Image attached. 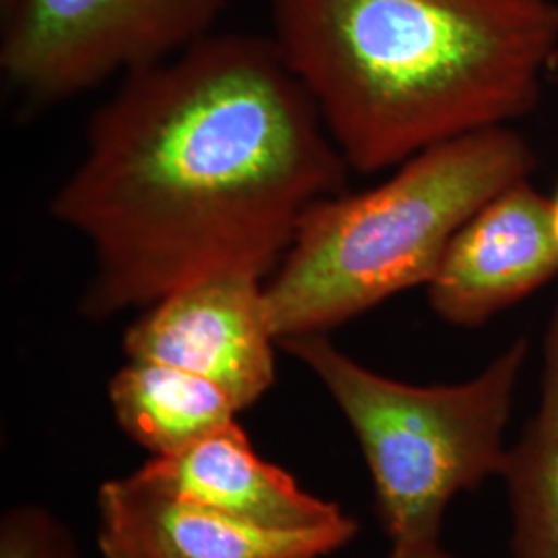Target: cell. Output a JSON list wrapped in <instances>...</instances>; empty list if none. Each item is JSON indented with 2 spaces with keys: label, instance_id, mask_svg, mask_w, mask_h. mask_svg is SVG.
Returning a JSON list of instances; mask_svg holds the SVG:
<instances>
[{
  "label": "cell",
  "instance_id": "cell-1",
  "mask_svg": "<svg viewBox=\"0 0 558 558\" xmlns=\"http://www.w3.org/2000/svg\"><path fill=\"white\" fill-rule=\"evenodd\" d=\"M348 170L271 36L209 34L124 75L50 203L92 251L81 313L108 319L223 274L269 279Z\"/></svg>",
  "mask_w": 558,
  "mask_h": 558
},
{
  "label": "cell",
  "instance_id": "cell-2",
  "mask_svg": "<svg viewBox=\"0 0 558 558\" xmlns=\"http://www.w3.org/2000/svg\"><path fill=\"white\" fill-rule=\"evenodd\" d=\"M271 40L362 174L536 110L555 0H271Z\"/></svg>",
  "mask_w": 558,
  "mask_h": 558
},
{
  "label": "cell",
  "instance_id": "cell-3",
  "mask_svg": "<svg viewBox=\"0 0 558 558\" xmlns=\"http://www.w3.org/2000/svg\"><path fill=\"white\" fill-rule=\"evenodd\" d=\"M536 163L518 131L486 129L422 151L368 191L317 201L265 281L278 343L329 336L385 300L426 288L459 228L530 179Z\"/></svg>",
  "mask_w": 558,
  "mask_h": 558
},
{
  "label": "cell",
  "instance_id": "cell-4",
  "mask_svg": "<svg viewBox=\"0 0 558 558\" xmlns=\"http://www.w3.org/2000/svg\"><path fill=\"white\" fill-rule=\"evenodd\" d=\"M279 348L319 379L350 422L391 544L440 538L451 499L500 478L527 339H515L476 377L435 387L383 377L327 333L281 339Z\"/></svg>",
  "mask_w": 558,
  "mask_h": 558
},
{
  "label": "cell",
  "instance_id": "cell-5",
  "mask_svg": "<svg viewBox=\"0 0 558 558\" xmlns=\"http://www.w3.org/2000/svg\"><path fill=\"white\" fill-rule=\"evenodd\" d=\"M228 0H13L0 40L4 77L59 101L172 59L214 34Z\"/></svg>",
  "mask_w": 558,
  "mask_h": 558
},
{
  "label": "cell",
  "instance_id": "cell-6",
  "mask_svg": "<svg viewBox=\"0 0 558 558\" xmlns=\"http://www.w3.org/2000/svg\"><path fill=\"white\" fill-rule=\"evenodd\" d=\"M267 279L223 274L149 304L122 336L126 360H151L216 383L240 412L276 383Z\"/></svg>",
  "mask_w": 558,
  "mask_h": 558
},
{
  "label": "cell",
  "instance_id": "cell-7",
  "mask_svg": "<svg viewBox=\"0 0 558 558\" xmlns=\"http://www.w3.org/2000/svg\"><path fill=\"white\" fill-rule=\"evenodd\" d=\"M557 276L548 197L525 179L486 201L459 228L426 294L439 319L476 329Z\"/></svg>",
  "mask_w": 558,
  "mask_h": 558
},
{
  "label": "cell",
  "instance_id": "cell-8",
  "mask_svg": "<svg viewBox=\"0 0 558 558\" xmlns=\"http://www.w3.org/2000/svg\"><path fill=\"white\" fill-rule=\"evenodd\" d=\"M104 558L323 557L359 534V523L311 534L263 532L147 486L135 474L98 493Z\"/></svg>",
  "mask_w": 558,
  "mask_h": 558
},
{
  "label": "cell",
  "instance_id": "cell-9",
  "mask_svg": "<svg viewBox=\"0 0 558 558\" xmlns=\"http://www.w3.org/2000/svg\"><path fill=\"white\" fill-rule=\"evenodd\" d=\"M135 476L163 495L263 532L311 534L354 521L263 461L239 422L177 456L147 461Z\"/></svg>",
  "mask_w": 558,
  "mask_h": 558
},
{
  "label": "cell",
  "instance_id": "cell-10",
  "mask_svg": "<svg viewBox=\"0 0 558 558\" xmlns=\"http://www.w3.org/2000/svg\"><path fill=\"white\" fill-rule=\"evenodd\" d=\"M122 433L154 458H170L236 422L240 410L211 380L151 360H126L108 383Z\"/></svg>",
  "mask_w": 558,
  "mask_h": 558
},
{
  "label": "cell",
  "instance_id": "cell-11",
  "mask_svg": "<svg viewBox=\"0 0 558 558\" xmlns=\"http://www.w3.org/2000/svg\"><path fill=\"white\" fill-rule=\"evenodd\" d=\"M538 408L509 447L500 478L515 558H558V300L544 333Z\"/></svg>",
  "mask_w": 558,
  "mask_h": 558
},
{
  "label": "cell",
  "instance_id": "cell-12",
  "mask_svg": "<svg viewBox=\"0 0 558 558\" xmlns=\"http://www.w3.org/2000/svg\"><path fill=\"white\" fill-rule=\"evenodd\" d=\"M0 558H83L73 532L38 505L9 509L0 521Z\"/></svg>",
  "mask_w": 558,
  "mask_h": 558
},
{
  "label": "cell",
  "instance_id": "cell-13",
  "mask_svg": "<svg viewBox=\"0 0 558 558\" xmlns=\"http://www.w3.org/2000/svg\"><path fill=\"white\" fill-rule=\"evenodd\" d=\"M387 558H456L449 555L442 546L440 538L410 539V542H396L391 544V553Z\"/></svg>",
  "mask_w": 558,
  "mask_h": 558
},
{
  "label": "cell",
  "instance_id": "cell-14",
  "mask_svg": "<svg viewBox=\"0 0 558 558\" xmlns=\"http://www.w3.org/2000/svg\"><path fill=\"white\" fill-rule=\"evenodd\" d=\"M548 209H550V228H553V236L558 246V186L555 189V195L548 197Z\"/></svg>",
  "mask_w": 558,
  "mask_h": 558
},
{
  "label": "cell",
  "instance_id": "cell-15",
  "mask_svg": "<svg viewBox=\"0 0 558 558\" xmlns=\"http://www.w3.org/2000/svg\"><path fill=\"white\" fill-rule=\"evenodd\" d=\"M11 2H13V0H0V4H2V9H4V7H9V4H11Z\"/></svg>",
  "mask_w": 558,
  "mask_h": 558
},
{
  "label": "cell",
  "instance_id": "cell-16",
  "mask_svg": "<svg viewBox=\"0 0 558 558\" xmlns=\"http://www.w3.org/2000/svg\"><path fill=\"white\" fill-rule=\"evenodd\" d=\"M300 558H317V557H300Z\"/></svg>",
  "mask_w": 558,
  "mask_h": 558
}]
</instances>
